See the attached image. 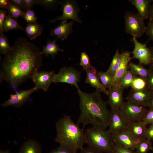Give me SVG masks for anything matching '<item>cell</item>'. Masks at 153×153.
<instances>
[{
  "label": "cell",
  "mask_w": 153,
  "mask_h": 153,
  "mask_svg": "<svg viewBox=\"0 0 153 153\" xmlns=\"http://www.w3.org/2000/svg\"><path fill=\"white\" fill-rule=\"evenodd\" d=\"M42 54L27 39H16L11 49L4 55L0 65V81L15 88L31 78L42 65Z\"/></svg>",
  "instance_id": "cell-1"
},
{
  "label": "cell",
  "mask_w": 153,
  "mask_h": 153,
  "mask_svg": "<svg viewBox=\"0 0 153 153\" xmlns=\"http://www.w3.org/2000/svg\"><path fill=\"white\" fill-rule=\"evenodd\" d=\"M80 97V114L77 124L83 128L89 124L92 127L106 129L108 127L110 111L107 108V102L104 101L101 95V92L96 89L91 93L82 92L77 89Z\"/></svg>",
  "instance_id": "cell-2"
},
{
  "label": "cell",
  "mask_w": 153,
  "mask_h": 153,
  "mask_svg": "<svg viewBox=\"0 0 153 153\" xmlns=\"http://www.w3.org/2000/svg\"><path fill=\"white\" fill-rule=\"evenodd\" d=\"M55 141L62 146L77 152L86 143L83 129L80 128L70 116L64 115L56 122Z\"/></svg>",
  "instance_id": "cell-3"
},
{
  "label": "cell",
  "mask_w": 153,
  "mask_h": 153,
  "mask_svg": "<svg viewBox=\"0 0 153 153\" xmlns=\"http://www.w3.org/2000/svg\"><path fill=\"white\" fill-rule=\"evenodd\" d=\"M88 147L103 153H112L114 146L112 134L106 129L92 127L84 132Z\"/></svg>",
  "instance_id": "cell-4"
},
{
  "label": "cell",
  "mask_w": 153,
  "mask_h": 153,
  "mask_svg": "<svg viewBox=\"0 0 153 153\" xmlns=\"http://www.w3.org/2000/svg\"><path fill=\"white\" fill-rule=\"evenodd\" d=\"M124 18L126 33L139 38L145 33L146 27L144 20L137 13L126 10Z\"/></svg>",
  "instance_id": "cell-5"
},
{
  "label": "cell",
  "mask_w": 153,
  "mask_h": 153,
  "mask_svg": "<svg viewBox=\"0 0 153 153\" xmlns=\"http://www.w3.org/2000/svg\"><path fill=\"white\" fill-rule=\"evenodd\" d=\"M61 10L62 15L56 18L50 20V22L54 23L58 21L61 20L62 22H67L71 19L80 23L82 21L78 16L79 11L78 5L76 1L72 0H63L61 3Z\"/></svg>",
  "instance_id": "cell-6"
},
{
  "label": "cell",
  "mask_w": 153,
  "mask_h": 153,
  "mask_svg": "<svg viewBox=\"0 0 153 153\" xmlns=\"http://www.w3.org/2000/svg\"><path fill=\"white\" fill-rule=\"evenodd\" d=\"M81 78V73L71 67H64L60 69L59 72L54 74L53 82L65 83L79 88L78 83Z\"/></svg>",
  "instance_id": "cell-7"
},
{
  "label": "cell",
  "mask_w": 153,
  "mask_h": 153,
  "mask_svg": "<svg viewBox=\"0 0 153 153\" xmlns=\"http://www.w3.org/2000/svg\"><path fill=\"white\" fill-rule=\"evenodd\" d=\"M130 122L120 109H111L107 131L112 134L128 130Z\"/></svg>",
  "instance_id": "cell-8"
},
{
  "label": "cell",
  "mask_w": 153,
  "mask_h": 153,
  "mask_svg": "<svg viewBox=\"0 0 153 153\" xmlns=\"http://www.w3.org/2000/svg\"><path fill=\"white\" fill-rule=\"evenodd\" d=\"M120 109L131 122L143 120L148 110L146 107L128 101L124 102Z\"/></svg>",
  "instance_id": "cell-9"
},
{
  "label": "cell",
  "mask_w": 153,
  "mask_h": 153,
  "mask_svg": "<svg viewBox=\"0 0 153 153\" xmlns=\"http://www.w3.org/2000/svg\"><path fill=\"white\" fill-rule=\"evenodd\" d=\"M153 94V91L148 87L141 90L131 89L126 98L128 101L140 106L148 107Z\"/></svg>",
  "instance_id": "cell-10"
},
{
  "label": "cell",
  "mask_w": 153,
  "mask_h": 153,
  "mask_svg": "<svg viewBox=\"0 0 153 153\" xmlns=\"http://www.w3.org/2000/svg\"><path fill=\"white\" fill-rule=\"evenodd\" d=\"M132 40L134 44V48L132 52V58L138 59L140 64L150 65L151 55L149 48L145 44H142L138 41L135 36H133Z\"/></svg>",
  "instance_id": "cell-11"
},
{
  "label": "cell",
  "mask_w": 153,
  "mask_h": 153,
  "mask_svg": "<svg viewBox=\"0 0 153 153\" xmlns=\"http://www.w3.org/2000/svg\"><path fill=\"white\" fill-rule=\"evenodd\" d=\"M37 89L34 87L27 90H21L10 95V98L1 105L2 107L10 106L16 108L21 107L29 99L31 95Z\"/></svg>",
  "instance_id": "cell-12"
},
{
  "label": "cell",
  "mask_w": 153,
  "mask_h": 153,
  "mask_svg": "<svg viewBox=\"0 0 153 153\" xmlns=\"http://www.w3.org/2000/svg\"><path fill=\"white\" fill-rule=\"evenodd\" d=\"M54 74V71H38L31 78L35 84L34 87L37 90L41 89L46 91L53 82Z\"/></svg>",
  "instance_id": "cell-13"
},
{
  "label": "cell",
  "mask_w": 153,
  "mask_h": 153,
  "mask_svg": "<svg viewBox=\"0 0 153 153\" xmlns=\"http://www.w3.org/2000/svg\"><path fill=\"white\" fill-rule=\"evenodd\" d=\"M114 144L134 150L136 149L137 140L128 130L112 134Z\"/></svg>",
  "instance_id": "cell-14"
},
{
  "label": "cell",
  "mask_w": 153,
  "mask_h": 153,
  "mask_svg": "<svg viewBox=\"0 0 153 153\" xmlns=\"http://www.w3.org/2000/svg\"><path fill=\"white\" fill-rule=\"evenodd\" d=\"M124 89L120 86H112L108 88V103L111 109H120L124 101L123 97Z\"/></svg>",
  "instance_id": "cell-15"
},
{
  "label": "cell",
  "mask_w": 153,
  "mask_h": 153,
  "mask_svg": "<svg viewBox=\"0 0 153 153\" xmlns=\"http://www.w3.org/2000/svg\"><path fill=\"white\" fill-rule=\"evenodd\" d=\"M121 63L118 69L114 75V81L112 86H119L120 81L128 71V65L130 60L131 53L128 51H123L121 53Z\"/></svg>",
  "instance_id": "cell-16"
},
{
  "label": "cell",
  "mask_w": 153,
  "mask_h": 153,
  "mask_svg": "<svg viewBox=\"0 0 153 153\" xmlns=\"http://www.w3.org/2000/svg\"><path fill=\"white\" fill-rule=\"evenodd\" d=\"M73 21L69 22H61L53 29L51 30L50 36H56L58 38L62 41L65 40L68 38L69 35L73 31Z\"/></svg>",
  "instance_id": "cell-17"
},
{
  "label": "cell",
  "mask_w": 153,
  "mask_h": 153,
  "mask_svg": "<svg viewBox=\"0 0 153 153\" xmlns=\"http://www.w3.org/2000/svg\"><path fill=\"white\" fill-rule=\"evenodd\" d=\"M86 73L85 82L90 84L92 86L98 89L106 95H108V91L103 86L97 75V70L95 68L92 67L85 70Z\"/></svg>",
  "instance_id": "cell-18"
},
{
  "label": "cell",
  "mask_w": 153,
  "mask_h": 153,
  "mask_svg": "<svg viewBox=\"0 0 153 153\" xmlns=\"http://www.w3.org/2000/svg\"><path fill=\"white\" fill-rule=\"evenodd\" d=\"M146 126L147 125L142 120L130 122L128 130L137 140H139L145 138Z\"/></svg>",
  "instance_id": "cell-19"
},
{
  "label": "cell",
  "mask_w": 153,
  "mask_h": 153,
  "mask_svg": "<svg viewBox=\"0 0 153 153\" xmlns=\"http://www.w3.org/2000/svg\"><path fill=\"white\" fill-rule=\"evenodd\" d=\"M137 9V14L144 20L148 18L152 0H129Z\"/></svg>",
  "instance_id": "cell-20"
},
{
  "label": "cell",
  "mask_w": 153,
  "mask_h": 153,
  "mask_svg": "<svg viewBox=\"0 0 153 153\" xmlns=\"http://www.w3.org/2000/svg\"><path fill=\"white\" fill-rule=\"evenodd\" d=\"M18 153H42L41 146L37 141L29 139L21 145Z\"/></svg>",
  "instance_id": "cell-21"
},
{
  "label": "cell",
  "mask_w": 153,
  "mask_h": 153,
  "mask_svg": "<svg viewBox=\"0 0 153 153\" xmlns=\"http://www.w3.org/2000/svg\"><path fill=\"white\" fill-rule=\"evenodd\" d=\"M43 30V27L37 23H28L24 29L27 36L31 40L35 39L40 35Z\"/></svg>",
  "instance_id": "cell-22"
},
{
  "label": "cell",
  "mask_w": 153,
  "mask_h": 153,
  "mask_svg": "<svg viewBox=\"0 0 153 153\" xmlns=\"http://www.w3.org/2000/svg\"><path fill=\"white\" fill-rule=\"evenodd\" d=\"M128 67L136 76L146 80L152 69H148L141 64H135L132 62L129 63Z\"/></svg>",
  "instance_id": "cell-23"
},
{
  "label": "cell",
  "mask_w": 153,
  "mask_h": 153,
  "mask_svg": "<svg viewBox=\"0 0 153 153\" xmlns=\"http://www.w3.org/2000/svg\"><path fill=\"white\" fill-rule=\"evenodd\" d=\"M56 39L51 41L48 39L46 45L42 47V54H44L46 56L49 55L54 58L55 55L57 54L62 50L59 48V46L56 43Z\"/></svg>",
  "instance_id": "cell-24"
},
{
  "label": "cell",
  "mask_w": 153,
  "mask_h": 153,
  "mask_svg": "<svg viewBox=\"0 0 153 153\" xmlns=\"http://www.w3.org/2000/svg\"><path fill=\"white\" fill-rule=\"evenodd\" d=\"M4 31H8L12 30L20 29L24 31V29L18 23L17 20L8 14L3 24Z\"/></svg>",
  "instance_id": "cell-25"
},
{
  "label": "cell",
  "mask_w": 153,
  "mask_h": 153,
  "mask_svg": "<svg viewBox=\"0 0 153 153\" xmlns=\"http://www.w3.org/2000/svg\"><path fill=\"white\" fill-rule=\"evenodd\" d=\"M97 75L103 87L105 89L112 86L114 81V75L106 71L99 72Z\"/></svg>",
  "instance_id": "cell-26"
},
{
  "label": "cell",
  "mask_w": 153,
  "mask_h": 153,
  "mask_svg": "<svg viewBox=\"0 0 153 153\" xmlns=\"http://www.w3.org/2000/svg\"><path fill=\"white\" fill-rule=\"evenodd\" d=\"M121 58V54L120 53L118 49H117L107 71L114 75L120 65Z\"/></svg>",
  "instance_id": "cell-27"
},
{
  "label": "cell",
  "mask_w": 153,
  "mask_h": 153,
  "mask_svg": "<svg viewBox=\"0 0 153 153\" xmlns=\"http://www.w3.org/2000/svg\"><path fill=\"white\" fill-rule=\"evenodd\" d=\"M137 76L131 70H128L121 79L119 86L123 89L131 87L133 80Z\"/></svg>",
  "instance_id": "cell-28"
},
{
  "label": "cell",
  "mask_w": 153,
  "mask_h": 153,
  "mask_svg": "<svg viewBox=\"0 0 153 153\" xmlns=\"http://www.w3.org/2000/svg\"><path fill=\"white\" fill-rule=\"evenodd\" d=\"M152 141L146 138L139 140L136 147L137 153H148L152 147Z\"/></svg>",
  "instance_id": "cell-29"
},
{
  "label": "cell",
  "mask_w": 153,
  "mask_h": 153,
  "mask_svg": "<svg viewBox=\"0 0 153 153\" xmlns=\"http://www.w3.org/2000/svg\"><path fill=\"white\" fill-rule=\"evenodd\" d=\"M61 2L56 0H38L37 4L41 5L47 10H53L61 5Z\"/></svg>",
  "instance_id": "cell-30"
},
{
  "label": "cell",
  "mask_w": 153,
  "mask_h": 153,
  "mask_svg": "<svg viewBox=\"0 0 153 153\" xmlns=\"http://www.w3.org/2000/svg\"><path fill=\"white\" fill-rule=\"evenodd\" d=\"M130 87L131 89L135 90L144 89L147 87L146 80L137 76L133 80Z\"/></svg>",
  "instance_id": "cell-31"
},
{
  "label": "cell",
  "mask_w": 153,
  "mask_h": 153,
  "mask_svg": "<svg viewBox=\"0 0 153 153\" xmlns=\"http://www.w3.org/2000/svg\"><path fill=\"white\" fill-rule=\"evenodd\" d=\"M8 39L4 34H0V54L5 55L11 48Z\"/></svg>",
  "instance_id": "cell-32"
},
{
  "label": "cell",
  "mask_w": 153,
  "mask_h": 153,
  "mask_svg": "<svg viewBox=\"0 0 153 153\" xmlns=\"http://www.w3.org/2000/svg\"><path fill=\"white\" fill-rule=\"evenodd\" d=\"M7 10L8 14L16 20L18 18L22 17L24 13V11L18 7L12 2Z\"/></svg>",
  "instance_id": "cell-33"
},
{
  "label": "cell",
  "mask_w": 153,
  "mask_h": 153,
  "mask_svg": "<svg viewBox=\"0 0 153 153\" xmlns=\"http://www.w3.org/2000/svg\"><path fill=\"white\" fill-rule=\"evenodd\" d=\"M22 18L28 23H37V17L34 11L28 9L24 11Z\"/></svg>",
  "instance_id": "cell-34"
},
{
  "label": "cell",
  "mask_w": 153,
  "mask_h": 153,
  "mask_svg": "<svg viewBox=\"0 0 153 153\" xmlns=\"http://www.w3.org/2000/svg\"><path fill=\"white\" fill-rule=\"evenodd\" d=\"M80 65L83 67L84 70H86L91 68L89 57L85 52H83L80 55Z\"/></svg>",
  "instance_id": "cell-35"
},
{
  "label": "cell",
  "mask_w": 153,
  "mask_h": 153,
  "mask_svg": "<svg viewBox=\"0 0 153 153\" xmlns=\"http://www.w3.org/2000/svg\"><path fill=\"white\" fill-rule=\"evenodd\" d=\"M112 153H137L136 151L117 144H114Z\"/></svg>",
  "instance_id": "cell-36"
},
{
  "label": "cell",
  "mask_w": 153,
  "mask_h": 153,
  "mask_svg": "<svg viewBox=\"0 0 153 153\" xmlns=\"http://www.w3.org/2000/svg\"><path fill=\"white\" fill-rule=\"evenodd\" d=\"M8 12L5 9L0 10V34H3L4 30L3 28L4 20L7 15Z\"/></svg>",
  "instance_id": "cell-37"
},
{
  "label": "cell",
  "mask_w": 153,
  "mask_h": 153,
  "mask_svg": "<svg viewBox=\"0 0 153 153\" xmlns=\"http://www.w3.org/2000/svg\"><path fill=\"white\" fill-rule=\"evenodd\" d=\"M142 121L147 125L153 123V109L148 110Z\"/></svg>",
  "instance_id": "cell-38"
},
{
  "label": "cell",
  "mask_w": 153,
  "mask_h": 153,
  "mask_svg": "<svg viewBox=\"0 0 153 153\" xmlns=\"http://www.w3.org/2000/svg\"><path fill=\"white\" fill-rule=\"evenodd\" d=\"M146 27L145 33L150 39L153 41V20L149 21Z\"/></svg>",
  "instance_id": "cell-39"
},
{
  "label": "cell",
  "mask_w": 153,
  "mask_h": 153,
  "mask_svg": "<svg viewBox=\"0 0 153 153\" xmlns=\"http://www.w3.org/2000/svg\"><path fill=\"white\" fill-rule=\"evenodd\" d=\"M49 153H77V152L60 146L57 148L52 150Z\"/></svg>",
  "instance_id": "cell-40"
},
{
  "label": "cell",
  "mask_w": 153,
  "mask_h": 153,
  "mask_svg": "<svg viewBox=\"0 0 153 153\" xmlns=\"http://www.w3.org/2000/svg\"><path fill=\"white\" fill-rule=\"evenodd\" d=\"M145 138L153 141V123L150 124V127L147 128L145 135Z\"/></svg>",
  "instance_id": "cell-41"
},
{
  "label": "cell",
  "mask_w": 153,
  "mask_h": 153,
  "mask_svg": "<svg viewBox=\"0 0 153 153\" xmlns=\"http://www.w3.org/2000/svg\"><path fill=\"white\" fill-rule=\"evenodd\" d=\"M10 1L14 5L22 10H24V11L26 10L23 0H11Z\"/></svg>",
  "instance_id": "cell-42"
},
{
  "label": "cell",
  "mask_w": 153,
  "mask_h": 153,
  "mask_svg": "<svg viewBox=\"0 0 153 153\" xmlns=\"http://www.w3.org/2000/svg\"><path fill=\"white\" fill-rule=\"evenodd\" d=\"M23 1L27 10L31 9L33 6L37 4L38 0H23Z\"/></svg>",
  "instance_id": "cell-43"
},
{
  "label": "cell",
  "mask_w": 153,
  "mask_h": 153,
  "mask_svg": "<svg viewBox=\"0 0 153 153\" xmlns=\"http://www.w3.org/2000/svg\"><path fill=\"white\" fill-rule=\"evenodd\" d=\"M146 81L147 87L153 91V69H152Z\"/></svg>",
  "instance_id": "cell-44"
},
{
  "label": "cell",
  "mask_w": 153,
  "mask_h": 153,
  "mask_svg": "<svg viewBox=\"0 0 153 153\" xmlns=\"http://www.w3.org/2000/svg\"><path fill=\"white\" fill-rule=\"evenodd\" d=\"M79 153H103L100 151L89 147L83 148L80 150Z\"/></svg>",
  "instance_id": "cell-45"
},
{
  "label": "cell",
  "mask_w": 153,
  "mask_h": 153,
  "mask_svg": "<svg viewBox=\"0 0 153 153\" xmlns=\"http://www.w3.org/2000/svg\"><path fill=\"white\" fill-rule=\"evenodd\" d=\"M11 3L10 0H0V7L1 8L7 10Z\"/></svg>",
  "instance_id": "cell-46"
},
{
  "label": "cell",
  "mask_w": 153,
  "mask_h": 153,
  "mask_svg": "<svg viewBox=\"0 0 153 153\" xmlns=\"http://www.w3.org/2000/svg\"><path fill=\"white\" fill-rule=\"evenodd\" d=\"M152 2L153 3L150 5L148 17L149 21L153 20V0H152Z\"/></svg>",
  "instance_id": "cell-47"
},
{
  "label": "cell",
  "mask_w": 153,
  "mask_h": 153,
  "mask_svg": "<svg viewBox=\"0 0 153 153\" xmlns=\"http://www.w3.org/2000/svg\"><path fill=\"white\" fill-rule=\"evenodd\" d=\"M151 53V61L150 65V69H153V46L149 47Z\"/></svg>",
  "instance_id": "cell-48"
},
{
  "label": "cell",
  "mask_w": 153,
  "mask_h": 153,
  "mask_svg": "<svg viewBox=\"0 0 153 153\" xmlns=\"http://www.w3.org/2000/svg\"><path fill=\"white\" fill-rule=\"evenodd\" d=\"M148 107L149 109H153V94Z\"/></svg>",
  "instance_id": "cell-49"
},
{
  "label": "cell",
  "mask_w": 153,
  "mask_h": 153,
  "mask_svg": "<svg viewBox=\"0 0 153 153\" xmlns=\"http://www.w3.org/2000/svg\"><path fill=\"white\" fill-rule=\"evenodd\" d=\"M0 153H9V151L8 150H1L0 151Z\"/></svg>",
  "instance_id": "cell-50"
},
{
  "label": "cell",
  "mask_w": 153,
  "mask_h": 153,
  "mask_svg": "<svg viewBox=\"0 0 153 153\" xmlns=\"http://www.w3.org/2000/svg\"><path fill=\"white\" fill-rule=\"evenodd\" d=\"M152 152L153 153V146H152V148H151V150Z\"/></svg>",
  "instance_id": "cell-51"
}]
</instances>
